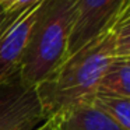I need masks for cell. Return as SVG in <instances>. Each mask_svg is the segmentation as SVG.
Masks as SVG:
<instances>
[{"instance_id":"obj_5","label":"cell","mask_w":130,"mask_h":130,"mask_svg":"<svg viewBox=\"0 0 130 130\" xmlns=\"http://www.w3.org/2000/svg\"><path fill=\"white\" fill-rule=\"evenodd\" d=\"M38 116L45 118L35 88L23 85L20 77L0 83V130H11Z\"/></svg>"},{"instance_id":"obj_11","label":"cell","mask_w":130,"mask_h":130,"mask_svg":"<svg viewBox=\"0 0 130 130\" xmlns=\"http://www.w3.org/2000/svg\"><path fill=\"white\" fill-rule=\"evenodd\" d=\"M42 122H45V118L38 116V118H32V119H29V120L23 122V123H20L18 126L13 127L11 130H35Z\"/></svg>"},{"instance_id":"obj_7","label":"cell","mask_w":130,"mask_h":130,"mask_svg":"<svg viewBox=\"0 0 130 130\" xmlns=\"http://www.w3.org/2000/svg\"><path fill=\"white\" fill-rule=\"evenodd\" d=\"M96 92L130 98V59L115 57L105 70Z\"/></svg>"},{"instance_id":"obj_12","label":"cell","mask_w":130,"mask_h":130,"mask_svg":"<svg viewBox=\"0 0 130 130\" xmlns=\"http://www.w3.org/2000/svg\"><path fill=\"white\" fill-rule=\"evenodd\" d=\"M15 14V13H6L2 7H0V31H2V28H3L4 25H6V23L11 18V15Z\"/></svg>"},{"instance_id":"obj_2","label":"cell","mask_w":130,"mask_h":130,"mask_svg":"<svg viewBox=\"0 0 130 130\" xmlns=\"http://www.w3.org/2000/svg\"><path fill=\"white\" fill-rule=\"evenodd\" d=\"M74 0H45L18 67L23 85L35 88L67 59Z\"/></svg>"},{"instance_id":"obj_1","label":"cell","mask_w":130,"mask_h":130,"mask_svg":"<svg viewBox=\"0 0 130 130\" xmlns=\"http://www.w3.org/2000/svg\"><path fill=\"white\" fill-rule=\"evenodd\" d=\"M115 57L109 25L105 32L69 56L49 78L35 87L45 119L57 118L78 105L88 104Z\"/></svg>"},{"instance_id":"obj_9","label":"cell","mask_w":130,"mask_h":130,"mask_svg":"<svg viewBox=\"0 0 130 130\" xmlns=\"http://www.w3.org/2000/svg\"><path fill=\"white\" fill-rule=\"evenodd\" d=\"M116 57L130 59V3L124 4L110 24Z\"/></svg>"},{"instance_id":"obj_13","label":"cell","mask_w":130,"mask_h":130,"mask_svg":"<svg viewBox=\"0 0 130 130\" xmlns=\"http://www.w3.org/2000/svg\"><path fill=\"white\" fill-rule=\"evenodd\" d=\"M35 130H56V129H55L53 119H46V120L42 122V123H41Z\"/></svg>"},{"instance_id":"obj_6","label":"cell","mask_w":130,"mask_h":130,"mask_svg":"<svg viewBox=\"0 0 130 130\" xmlns=\"http://www.w3.org/2000/svg\"><path fill=\"white\" fill-rule=\"evenodd\" d=\"M56 130H124L92 104H81L53 118Z\"/></svg>"},{"instance_id":"obj_4","label":"cell","mask_w":130,"mask_h":130,"mask_svg":"<svg viewBox=\"0 0 130 130\" xmlns=\"http://www.w3.org/2000/svg\"><path fill=\"white\" fill-rule=\"evenodd\" d=\"M45 0L11 15L0 31V83L18 77V67Z\"/></svg>"},{"instance_id":"obj_8","label":"cell","mask_w":130,"mask_h":130,"mask_svg":"<svg viewBox=\"0 0 130 130\" xmlns=\"http://www.w3.org/2000/svg\"><path fill=\"white\" fill-rule=\"evenodd\" d=\"M90 104L104 112L122 129L130 130V98L105 92H95Z\"/></svg>"},{"instance_id":"obj_3","label":"cell","mask_w":130,"mask_h":130,"mask_svg":"<svg viewBox=\"0 0 130 130\" xmlns=\"http://www.w3.org/2000/svg\"><path fill=\"white\" fill-rule=\"evenodd\" d=\"M130 0H74L67 57L105 32Z\"/></svg>"},{"instance_id":"obj_10","label":"cell","mask_w":130,"mask_h":130,"mask_svg":"<svg viewBox=\"0 0 130 130\" xmlns=\"http://www.w3.org/2000/svg\"><path fill=\"white\" fill-rule=\"evenodd\" d=\"M42 0H0V7L6 13H18Z\"/></svg>"}]
</instances>
